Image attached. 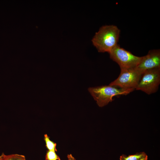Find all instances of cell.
Masks as SVG:
<instances>
[{"label":"cell","mask_w":160,"mask_h":160,"mask_svg":"<svg viewBox=\"0 0 160 160\" xmlns=\"http://www.w3.org/2000/svg\"><path fill=\"white\" fill-rule=\"evenodd\" d=\"M120 30L113 25L100 27L92 39L93 45L100 52L108 53L118 44Z\"/></svg>","instance_id":"obj_1"},{"label":"cell","mask_w":160,"mask_h":160,"mask_svg":"<svg viewBox=\"0 0 160 160\" xmlns=\"http://www.w3.org/2000/svg\"><path fill=\"white\" fill-rule=\"evenodd\" d=\"M134 90L132 89L119 88L109 85L91 87L88 89L89 92L100 107L104 106L112 102L113 97L127 95Z\"/></svg>","instance_id":"obj_2"},{"label":"cell","mask_w":160,"mask_h":160,"mask_svg":"<svg viewBox=\"0 0 160 160\" xmlns=\"http://www.w3.org/2000/svg\"><path fill=\"white\" fill-rule=\"evenodd\" d=\"M110 57L119 66L121 71L135 68L139 64L142 57H138L121 47L118 44L109 53Z\"/></svg>","instance_id":"obj_3"},{"label":"cell","mask_w":160,"mask_h":160,"mask_svg":"<svg viewBox=\"0 0 160 160\" xmlns=\"http://www.w3.org/2000/svg\"><path fill=\"white\" fill-rule=\"evenodd\" d=\"M160 83V68L147 70L142 73L135 88L148 95L156 92Z\"/></svg>","instance_id":"obj_4"},{"label":"cell","mask_w":160,"mask_h":160,"mask_svg":"<svg viewBox=\"0 0 160 160\" xmlns=\"http://www.w3.org/2000/svg\"><path fill=\"white\" fill-rule=\"evenodd\" d=\"M142 73L133 69L121 71L118 78L111 82L109 85L123 89H135Z\"/></svg>","instance_id":"obj_5"},{"label":"cell","mask_w":160,"mask_h":160,"mask_svg":"<svg viewBox=\"0 0 160 160\" xmlns=\"http://www.w3.org/2000/svg\"><path fill=\"white\" fill-rule=\"evenodd\" d=\"M160 68V49L150 50L148 54L142 56L140 63L135 68L142 74L147 70Z\"/></svg>","instance_id":"obj_6"},{"label":"cell","mask_w":160,"mask_h":160,"mask_svg":"<svg viewBox=\"0 0 160 160\" xmlns=\"http://www.w3.org/2000/svg\"><path fill=\"white\" fill-rule=\"evenodd\" d=\"M147 155L144 152H140L132 155L127 156L123 154L120 157V160H137L143 158Z\"/></svg>","instance_id":"obj_7"},{"label":"cell","mask_w":160,"mask_h":160,"mask_svg":"<svg viewBox=\"0 0 160 160\" xmlns=\"http://www.w3.org/2000/svg\"><path fill=\"white\" fill-rule=\"evenodd\" d=\"M44 140L45 142L46 147L48 150L57 151L56 143L51 141L47 134L44 135Z\"/></svg>","instance_id":"obj_8"},{"label":"cell","mask_w":160,"mask_h":160,"mask_svg":"<svg viewBox=\"0 0 160 160\" xmlns=\"http://www.w3.org/2000/svg\"><path fill=\"white\" fill-rule=\"evenodd\" d=\"M45 160H60L56 152L48 150L45 155Z\"/></svg>","instance_id":"obj_9"},{"label":"cell","mask_w":160,"mask_h":160,"mask_svg":"<svg viewBox=\"0 0 160 160\" xmlns=\"http://www.w3.org/2000/svg\"><path fill=\"white\" fill-rule=\"evenodd\" d=\"M17 154L6 155L4 160H16Z\"/></svg>","instance_id":"obj_10"},{"label":"cell","mask_w":160,"mask_h":160,"mask_svg":"<svg viewBox=\"0 0 160 160\" xmlns=\"http://www.w3.org/2000/svg\"><path fill=\"white\" fill-rule=\"evenodd\" d=\"M16 160H25V156L23 155L17 154Z\"/></svg>","instance_id":"obj_11"},{"label":"cell","mask_w":160,"mask_h":160,"mask_svg":"<svg viewBox=\"0 0 160 160\" xmlns=\"http://www.w3.org/2000/svg\"><path fill=\"white\" fill-rule=\"evenodd\" d=\"M67 158L68 160H74V158L73 156L71 154H68Z\"/></svg>","instance_id":"obj_12"},{"label":"cell","mask_w":160,"mask_h":160,"mask_svg":"<svg viewBox=\"0 0 160 160\" xmlns=\"http://www.w3.org/2000/svg\"><path fill=\"white\" fill-rule=\"evenodd\" d=\"M6 155L3 153L0 156V160H4Z\"/></svg>","instance_id":"obj_13"},{"label":"cell","mask_w":160,"mask_h":160,"mask_svg":"<svg viewBox=\"0 0 160 160\" xmlns=\"http://www.w3.org/2000/svg\"><path fill=\"white\" fill-rule=\"evenodd\" d=\"M148 160V156H146L141 158V159L137 160Z\"/></svg>","instance_id":"obj_14"},{"label":"cell","mask_w":160,"mask_h":160,"mask_svg":"<svg viewBox=\"0 0 160 160\" xmlns=\"http://www.w3.org/2000/svg\"><path fill=\"white\" fill-rule=\"evenodd\" d=\"M74 160H76V159L75 158L74 159Z\"/></svg>","instance_id":"obj_15"}]
</instances>
